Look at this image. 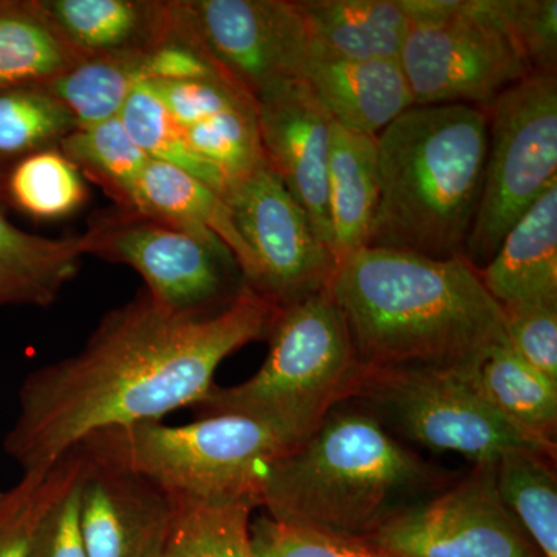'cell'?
<instances>
[{
	"mask_svg": "<svg viewBox=\"0 0 557 557\" xmlns=\"http://www.w3.org/2000/svg\"><path fill=\"white\" fill-rule=\"evenodd\" d=\"M84 60L39 0H0V90L49 86Z\"/></svg>",
	"mask_w": 557,
	"mask_h": 557,
	"instance_id": "23",
	"label": "cell"
},
{
	"mask_svg": "<svg viewBox=\"0 0 557 557\" xmlns=\"http://www.w3.org/2000/svg\"><path fill=\"white\" fill-rule=\"evenodd\" d=\"M497 3L531 70L556 72V0H497Z\"/></svg>",
	"mask_w": 557,
	"mask_h": 557,
	"instance_id": "37",
	"label": "cell"
},
{
	"mask_svg": "<svg viewBox=\"0 0 557 557\" xmlns=\"http://www.w3.org/2000/svg\"><path fill=\"white\" fill-rule=\"evenodd\" d=\"M185 131L197 156L222 174L225 188L267 164L256 104L223 110Z\"/></svg>",
	"mask_w": 557,
	"mask_h": 557,
	"instance_id": "32",
	"label": "cell"
},
{
	"mask_svg": "<svg viewBox=\"0 0 557 557\" xmlns=\"http://www.w3.org/2000/svg\"><path fill=\"white\" fill-rule=\"evenodd\" d=\"M475 373L366 368L350 401L372 412L388 431L474 465L496 463L504 454L520 449L556 457V448L528 437L483 397Z\"/></svg>",
	"mask_w": 557,
	"mask_h": 557,
	"instance_id": "9",
	"label": "cell"
},
{
	"mask_svg": "<svg viewBox=\"0 0 557 557\" xmlns=\"http://www.w3.org/2000/svg\"><path fill=\"white\" fill-rule=\"evenodd\" d=\"M81 236L49 239L25 233L0 205V307H50L78 274Z\"/></svg>",
	"mask_w": 557,
	"mask_h": 557,
	"instance_id": "22",
	"label": "cell"
},
{
	"mask_svg": "<svg viewBox=\"0 0 557 557\" xmlns=\"http://www.w3.org/2000/svg\"><path fill=\"white\" fill-rule=\"evenodd\" d=\"M502 311L511 350L557 383V309Z\"/></svg>",
	"mask_w": 557,
	"mask_h": 557,
	"instance_id": "38",
	"label": "cell"
},
{
	"mask_svg": "<svg viewBox=\"0 0 557 557\" xmlns=\"http://www.w3.org/2000/svg\"><path fill=\"white\" fill-rule=\"evenodd\" d=\"M366 541L391 557H544L498 496L494 463L474 465Z\"/></svg>",
	"mask_w": 557,
	"mask_h": 557,
	"instance_id": "13",
	"label": "cell"
},
{
	"mask_svg": "<svg viewBox=\"0 0 557 557\" xmlns=\"http://www.w3.org/2000/svg\"><path fill=\"white\" fill-rule=\"evenodd\" d=\"M83 467V453L76 449L75 467L40 516L33 533L28 557H89L84 544L79 516Z\"/></svg>",
	"mask_w": 557,
	"mask_h": 557,
	"instance_id": "36",
	"label": "cell"
},
{
	"mask_svg": "<svg viewBox=\"0 0 557 557\" xmlns=\"http://www.w3.org/2000/svg\"><path fill=\"white\" fill-rule=\"evenodd\" d=\"M556 457L511 450L494 463L498 496L544 557H557Z\"/></svg>",
	"mask_w": 557,
	"mask_h": 557,
	"instance_id": "25",
	"label": "cell"
},
{
	"mask_svg": "<svg viewBox=\"0 0 557 557\" xmlns=\"http://www.w3.org/2000/svg\"><path fill=\"white\" fill-rule=\"evenodd\" d=\"M81 242L84 255L137 271L150 298L182 317L218 314L245 288L239 265L222 242L201 239L138 212H104Z\"/></svg>",
	"mask_w": 557,
	"mask_h": 557,
	"instance_id": "10",
	"label": "cell"
},
{
	"mask_svg": "<svg viewBox=\"0 0 557 557\" xmlns=\"http://www.w3.org/2000/svg\"><path fill=\"white\" fill-rule=\"evenodd\" d=\"M478 271L502 310L557 309V183L509 228Z\"/></svg>",
	"mask_w": 557,
	"mask_h": 557,
	"instance_id": "17",
	"label": "cell"
},
{
	"mask_svg": "<svg viewBox=\"0 0 557 557\" xmlns=\"http://www.w3.org/2000/svg\"><path fill=\"white\" fill-rule=\"evenodd\" d=\"M487 150L482 193L465 256L475 269L557 183V76L533 72L483 106Z\"/></svg>",
	"mask_w": 557,
	"mask_h": 557,
	"instance_id": "8",
	"label": "cell"
},
{
	"mask_svg": "<svg viewBox=\"0 0 557 557\" xmlns=\"http://www.w3.org/2000/svg\"><path fill=\"white\" fill-rule=\"evenodd\" d=\"M277 313L247 285L208 318L172 313L141 293L106 314L79 354L27 376L7 454L24 472L46 471L98 432L199 405L223 359L269 338Z\"/></svg>",
	"mask_w": 557,
	"mask_h": 557,
	"instance_id": "1",
	"label": "cell"
},
{
	"mask_svg": "<svg viewBox=\"0 0 557 557\" xmlns=\"http://www.w3.org/2000/svg\"><path fill=\"white\" fill-rule=\"evenodd\" d=\"M87 197L83 174L58 146L33 152L0 172V205L30 219L70 218Z\"/></svg>",
	"mask_w": 557,
	"mask_h": 557,
	"instance_id": "26",
	"label": "cell"
},
{
	"mask_svg": "<svg viewBox=\"0 0 557 557\" xmlns=\"http://www.w3.org/2000/svg\"><path fill=\"white\" fill-rule=\"evenodd\" d=\"M131 211L201 239L222 242L236 259L244 282L251 274V256L222 194L189 172L149 160L139 177Z\"/></svg>",
	"mask_w": 557,
	"mask_h": 557,
	"instance_id": "18",
	"label": "cell"
},
{
	"mask_svg": "<svg viewBox=\"0 0 557 557\" xmlns=\"http://www.w3.org/2000/svg\"><path fill=\"white\" fill-rule=\"evenodd\" d=\"M310 51L341 60H398L409 28L405 0H296Z\"/></svg>",
	"mask_w": 557,
	"mask_h": 557,
	"instance_id": "19",
	"label": "cell"
},
{
	"mask_svg": "<svg viewBox=\"0 0 557 557\" xmlns=\"http://www.w3.org/2000/svg\"><path fill=\"white\" fill-rule=\"evenodd\" d=\"M483 397L528 437L557 448V383L518 357L507 344L494 347L475 373Z\"/></svg>",
	"mask_w": 557,
	"mask_h": 557,
	"instance_id": "24",
	"label": "cell"
},
{
	"mask_svg": "<svg viewBox=\"0 0 557 557\" xmlns=\"http://www.w3.org/2000/svg\"><path fill=\"white\" fill-rule=\"evenodd\" d=\"M251 256L248 288L277 309L330 288L338 262L269 164L223 190Z\"/></svg>",
	"mask_w": 557,
	"mask_h": 557,
	"instance_id": "12",
	"label": "cell"
},
{
	"mask_svg": "<svg viewBox=\"0 0 557 557\" xmlns=\"http://www.w3.org/2000/svg\"><path fill=\"white\" fill-rule=\"evenodd\" d=\"M171 14L174 30L252 100L300 79L310 39L296 0H178Z\"/></svg>",
	"mask_w": 557,
	"mask_h": 557,
	"instance_id": "11",
	"label": "cell"
},
{
	"mask_svg": "<svg viewBox=\"0 0 557 557\" xmlns=\"http://www.w3.org/2000/svg\"><path fill=\"white\" fill-rule=\"evenodd\" d=\"M450 483L372 412L346 401L274 463L260 507L287 525L369 539Z\"/></svg>",
	"mask_w": 557,
	"mask_h": 557,
	"instance_id": "3",
	"label": "cell"
},
{
	"mask_svg": "<svg viewBox=\"0 0 557 557\" xmlns=\"http://www.w3.org/2000/svg\"><path fill=\"white\" fill-rule=\"evenodd\" d=\"M58 148L78 168L83 177L100 186L119 209L131 211L139 177L149 159L127 134L120 116L94 126L76 127Z\"/></svg>",
	"mask_w": 557,
	"mask_h": 557,
	"instance_id": "28",
	"label": "cell"
},
{
	"mask_svg": "<svg viewBox=\"0 0 557 557\" xmlns=\"http://www.w3.org/2000/svg\"><path fill=\"white\" fill-rule=\"evenodd\" d=\"M255 102L267 164L332 249L329 163L333 120L302 79L274 84Z\"/></svg>",
	"mask_w": 557,
	"mask_h": 557,
	"instance_id": "14",
	"label": "cell"
},
{
	"mask_svg": "<svg viewBox=\"0 0 557 557\" xmlns=\"http://www.w3.org/2000/svg\"><path fill=\"white\" fill-rule=\"evenodd\" d=\"M295 446L258 418L207 413L183 426L150 421L109 429L78 448L148 479L174 498L260 507L270 469Z\"/></svg>",
	"mask_w": 557,
	"mask_h": 557,
	"instance_id": "6",
	"label": "cell"
},
{
	"mask_svg": "<svg viewBox=\"0 0 557 557\" xmlns=\"http://www.w3.org/2000/svg\"><path fill=\"white\" fill-rule=\"evenodd\" d=\"M145 84L185 129L218 115L223 110L256 104L244 90L220 76L185 81H152Z\"/></svg>",
	"mask_w": 557,
	"mask_h": 557,
	"instance_id": "35",
	"label": "cell"
},
{
	"mask_svg": "<svg viewBox=\"0 0 557 557\" xmlns=\"http://www.w3.org/2000/svg\"><path fill=\"white\" fill-rule=\"evenodd\" d=\"M380 197L368 247L465 256L487 150L479 106H413L375 138Z\"/></svg>",
	"mask_w": 557,
	"mask_h": 557,
	"instance_id": "4",
	"label": "cell"
},
{
	"mask_svg": "<svg viewBox=\"0 0 557 557\" xmlns=\"http://www.w3.org/2000/svg\"><path fill=\"white\" fill-rule=\"evenodd\" d=\"M84 456L79 516L89 557H164L177 500L148 479Z\"/></svg>",
	"mask_w": 557,
	"mask_h": 557,
	"instance_id": "15",
	"label": "cell"
},
{
	"mask_svg": "<svg viewBox=\"0 0 557 557\" xmlns=\"http://www.w3.org/2000/svg\"><path fill=\"white\" fill-rule=\"evenodd\" d=\"M120 120L149 160L161 161L189 172L223 194L225 180L222 174L197 156L186 137L185 127L180 126L178 121L157 100L145 83L135 87L124 102Z\"/></svg>",
	"mask_w": 557,
	"mask_h": 557,
	"instance_id": "31",
	"label": "cell"
},
{
	"mask_svg": "<svg viewBox=\"0 0 557 557\" xmlns=\"http://www.w3.org/2000/svg\"><path fill=\"white\" fill-rule=\"evenodd\" d=\"M148 50L86 58L46 87L69 109L78 127L116 119L135 87L145 83Z\"/></svg>",
	"mask_w": 557,
	"mask_h": 557,
	"instance_id": "27",
	"label": "cell"
},
{
	"mask_svg": "<svg viewBox=\"0 0 557 557\" xmlns=\"http://www.w3.org/2000/svg\"><path fill=\"white\" fill-rule=\"evenodd\" d=\"M300 79L333 123L372 138L416 106L399 60H341L310 51Z\"/></svg>",
	"mask_w": 557,
	"mask_h": 557,
	"instance_id": "16",
	"label": "cell"
},
{
	"mask_svg": "<svg viewBox=\"0 0 557 557\" xmlns=\"http://www.w3.org/2000/svg\"><path fill=\"white\" fill-rule=\"evenodd\" d=\"M76 121L46 86L0 90V172L38 150L57 148Z\"/></svg>",
	"mask_w": 557,
	"mask_h": 557,
	"instance_id": "30",
	"label": "cell"
},
{
	"mask_svg": "<svg viewBox=\"0 0 557 557\" xmlns=\"http://www.w3.org/2000/svg\"><path fill=\"white\" fill-rule=\"evenodd\" d=\"M177 511L164 557H255L251 504L175 498Z\"/></svg>",
	"mask_w": 557,
	"mask_h": 557,
	"instance_id": "29",
	"label": "cell"
},
{
	"mask_svg": "<svg viewBox=\"0 0 557 557\" xmlns=\"http://www.w3.org/2000/svg\"><path fill=\"white\" fill-rule=\"evenodd\" d=\"M75 463L76 449L46 471L24 472L16 485L0 491V557H28L40 516Z\"/></svg>",
	"mask_w": 557,
	"mask_h": 557,
	"instance_id": "33",
	"label": "cell"
},
{
	"mask_svg": "<svg viewBox=\"0 0 557 557\" xmlns=\"http://www.w3.org/2000/svg\"><path fill=\"white\" fill-rule=\"evenodd\" d=\"M379 197L375 138L333 123L329 215L336 262L368 247Z\"/></svg>",
	"mask_w": 557,
	"mask_h": 557,
	"instance_id": "21",
	"label": "cell"
},
{
	"mask_svg": "<svg viewBox=\"0 0 557 557\" xmlns=\"http://www.w3.org/2000/svg\"><path fill=\"white\" fill-rule=\"evenodd\" d=\"M86 58L148 50L168 38L171 2L150 0H39Z\"/></svg>",
	"mask_w": 557,
	"mask_h": 557,
	"instance_id": "20",
	"label": "cell"
},
{
	"mask_svg": "<svg viewBox=\"0 0 557 557\" xmlns=\"http://www.w3.org/2000/svg\"><path fill=\"white\" fill-rule=\"evenodd\" d=\"M249 530L255 557H391L366 539L287 525L267 515Z\"/></svg>",
	"mask_w": 557,
	"mask_h": 557,
	"instance_id": "34",
	"label": "cell"
},
{
	"mask_svg": "<svg viewBox=\"0 0 557 557\" xmlns=\"http://www.w3.org/2000/svg\"><path fill=\"white\" fill-rule=\"evenodd\" d=\"M399 64L416 106L490 104L533 73L497 0H405Z\"/></svg>",
	"mask_w": 557,
	"mask_h": 557,
	"instance_id": "7",
	"label": "cell"
},
{
	"mask_svg": "<svg viewBox=\"0 0 557 557\" xmlns=\"http://www.w3.org/2000/svg\"><path fill=\"white\" fill-rule=\"evenodd\" d=\"M330 293L366 368L478 370L507 344L504 311L467 256L364 247L341 260Z\"/></svg>",
	"mask_w": 557,
	"mask_h": 557,
	"instance_id": "2",
	"label": "cell"
},
{
	"mask_svg": "<svg viewBox=\"0 0 557 557\" xmlns=\"http://www.w3.org/2000/svg\"><path fill=\"white\" fill-rule=\"evenodd\" d=\"M269 341V357L251 379L212 387L196 408L201 416L258 418L298 445L330 410L354 399L366 366L330 288L278 309Z\"/></svg>",
	"mask_w": 557,
	"mask_h": 557,
	"instance_id": "5",
	"label": "cell"
}]
</instances>
